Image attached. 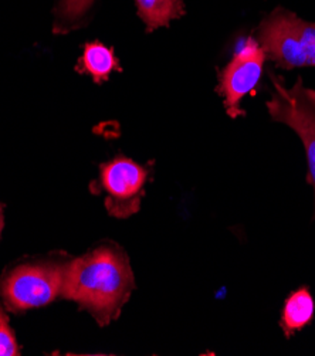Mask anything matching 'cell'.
<instances>
[{"label":"cell","mask_w":315,"mask_h":356,"mask_svg":"<svg viewBox=\"0 0 315 356\" xmlns=\"http://www.w3.org/2000/svg\"><path fill=\"white\" fill-rule=\"evenodd\" d=\"M135 289L127 252L115 241L104 240L70 260L63 298L76 302L99 327H107L120 318Z\"/></svg>","instance_id":"6da1fadb"},{"label":"cell","mask_w":315,"mask_h":356,"mask_svg":"<svg viewBox=\"0 0 315 356\" xmlns=\"http://www.w3.org/2000/svg\"><path fill=\"white\" fill-rule=\"evenodd\" d=\"M72 257L65 253L23 257L0 275V300L16 315L50 305L63 298L64 281Z\"/></svg>","instance_id":"7a4b0ae2"},{"label":"cell","mask_w":315,"mask_h":356,"mask_svg":"<svg viewBox=\"0 0 315 356\" xmlns=\"http://www.w3.org/2000/svg\"><path fill=\"white\" fill-rule=\"evenodd\" d=\"M256 40L278 68L315 67V23L287 9L268 13L256 30Z\"/></svg>","instance_id":"3957f363"},{"label":"cell","mask_w":315,"mask_h":356,"mask_svg":"<svg viewBox=\"0 0 315 356\" xmlns=\"http://www.w3.org/2000/svg\"><path fill=\"white\" fill-rule=\"evenodd\" d=\"M151 173V165L118 155L99 163V176L90 184V191L104 196L105 209L111 218L128 219L141 209Z\"/></svg>","instance_id":"277c9868"},{"label":"cell","mask_w":315,"mask_h":356,"mask_svg":"<svg viewBox=\"0 0 315 356\" xmlns=\"http://www.w3.org/2000/svg\"><path fill=\"white\" fill-rule=\"evenodd\" d=\"M270 80L273 92L266 102L270 118L290 127L300 136L308 162L307 182L312 186L315 196V90L305 87L301 77L290 88L275 74L270 73Z\"/></svg>","instance_id":"5b68a950"},{"label":"cell","mask_w":315,"mask_h":356,"mask_svg":"<svg viewBox=\"0 0 315 356\" xmlns=\"http://www.w3.org/2000/svg\"><path fill=\"white\" fill-rule=\"evenodd\" d=\"M266 60V53L259 42L249 38L219 71L216 91L223 98L225 110L230 118L246 115V111L241 108V99L256 91L263 76Z\"/></svg>","instance_id":"8992f818"},{"label":"cell","mask_w":315,"mask_h":356,"mask_svg":"<svg viewBox=\"0 0 315 356\" xmlns=\"http://www.w3.org/2000/svg\"><path fill=\"white\" fill-rule=\"evenodd\" d=\"M76 71L79 74L90 76L95 84H101L108 81L114 71H122V68L114 49L101 42H90L77 60Z\"/></svg>","instance_id":"52a82bcc"},{"label":"cell","mask_w":315,"mask_h":356,"mask_svg":"<svg viewBox=\"0 0 315 356\" xmlns=\"http://www.w3.org/2000/svg\"><path fill=\"white\" fill-rule=\"evenodd\" d=\"M315 304L307 287H301L291 293L284 301L280 328L286 338H291L296 332L305 328L314 318Z\"/></svg>","instance_id":"ba28073f"},{"label":"cell","mask_w":315,"mask_h":356,"mask_svg":"<svg viewBox=\"0 0 315 356\" xmlns=\"http://www.w3.org/2000/svg\"><path fill=\"white\" fill-rule=\"evenodd\" d=\"M134 2L136 13L144 22L148 33L169 26L172 20L185 15L182 0H134Z\"/></svg>","instance_id":"9c48e42d"},{"label":"cell","mask_w":315,"mask_h":356,"mask_svg":"<svg viewBox=\"0 0 315 356\" xmlns=\"http://www.w3.org/2000/svg\"><path fill=\"white\" fill-rule=\"evenodd\" d=\"M95 0H58L54 9L56 34H65L81 27Z\"/></svg>","instance_id":"30bf717a"},{"label":"cell","mask_w":315,"mask_h":356,"mask_svg":"<svg viewBox=\"0 0 315 356\" xmlns=\"http://www.w3.org/2000/svg\"><path fill=\"white\" fill-rule=\"evenodd\" d=\"M22 352L16 334L10 327L5 305L0 302V356H19Z\"/></svg>","instance_id":"8fae6325"},{"label":"cell","mask_w":315,"mask_h":356,"mask_svg":"<svg viewBox=\"0 0 315 356\" xmlns=\"http://www.w3.org/2000/svg\"><path fill=\"white\" fill-rule=\"evenodd\" d=\"M5 204L0 203V237H2V232H3V227H5Z\"/></svg>","instance_id":"7c38bea8"}]
</instances>
